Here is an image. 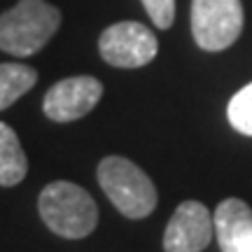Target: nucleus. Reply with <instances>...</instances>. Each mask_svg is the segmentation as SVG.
I'll list each match as a JSON object with an SVG mask.
<instances>
[{
	"mask_svg": "<svg viewBox=\"0 0 252 252\" xmlns=\"http://www.w3.org/2000/svg\"><path fill=\"white\" fill-rule=\"evenodd\" d=\"M40 217L61 238H87L98 224V208L94 198L75 182H49L37 198Z\"/></svg>",
	"mask_w": 252,
	"mask_h": 252,
	"instance_id": "f257e3e1",
	"label": "nucleus"
},
{
	"mask_svg": "<svg viewBox=\"0 0 252 252\" xmlns=\"http://www.w3.org/2000/svg\"><path fill=\"white\" fill-rule=\"evenodd\" d=\"M61 26L59 7L45 0H19L0 14V49L14 56L37 54Z\"/></svg>",
	"mask_w": 252,
	"mask_h": 252,
	"instance_id": "f03ea898",
	"label": "nucleus"
},
{
	"mask_svg": "<svg viewBox=\"0 0 252 252\" xmlns=\"http://www.w3.org/2000/svg\"><path fill=\"white\" fill-rule=\"evenodd\" d=\"M100 189L128 220H143L157 208V187L150 175L124 157H105L98 163Z\"/></svg>",
	"mask_w": 252,
	"mask_h": 252,
	"instance_id": "7ed1b4c3",
	"label": "nucleus"
},
{
	"mask_svg": "<svg viewBox=\"0 0 252 252\" xmlns=\"http://www.w3.org/2000/svg\"><path fill=\"white\" fill-rule=\"evenodd\" d=\"M243 31L241 0H191V35L206 52H222Z\"/></svg>",
	"mask_w": 252,
	"mask_h": 252,
	"instance_id": "20e7f679",
	"label": "nucleus"
},
{
	"mask_svg": "<svg viewBox=\"0 0 252 252\" xmlns=\"http://www.w3.org/2000/svg\"><path fill=\"white\" fill-rule=\"evenodd\" d=\"M98 52L103 61L115 68H140L159 52L157 35L143 24L119 21L100 33Z\"/></svg>",
	"mask_w": 252,
	"mask_h": 252,
	"instance_id": "39448f33",
	"label": "nucleus"
},
{
	"mask_svg": "<svg viewBox=\"0 0 252 252\" xmlns=\"http://www.w3.org/2000/svg\"><path fill=\"white\" fill-rule=\"evenodd\" d=\"M215 234V220L203 203L185 201L175 208L163 234L166 252H203Z\"/></svg>",
	"mask_w": 252,
	"mask_h": 252,
	"instance_id": "423d86ee",
	"label": "nucleus"
},
{
	"mask_svg": "<svg viewBox=\"0 0 252 252\" xmlns=\"http://www.w3.org/2000/svg\"><path fill=\"white\" fill-rule=\"evenodd\" d=\"M100 96H103V84L96 77H89V75L68 77V80L56 82L47 91L42 110L52 122L65 124V122H75L89 115L96 108Z\"/></svg>",
	"mask_w": 252,
	"mask_h": 252,
	"instance_id": "0eeeda50",
	"label": "nucleus"
},
{
	"mask_svg": "<svg viewBox=\"0 0 252 252\" xmlns=\"http://www.w3.org/2000/svg\"><path fill=\"white\" fill-rule=\"evenodd\" d=\"M215 234L222 252H252V210L241 198H226L217 206Z\"/></svg>",
	"mask_w": 252,
	"mask_h": 252,
	"instance_id": "6e6552de",
	"label": "nucleus"
},
{
	"mask_svg": "<svg viewBox=\"0 0 252 252\" xmlns=\"http://www.w3.org/2000/svg\"><path fill=\"white\" fill-rule=\"evenodd\" d=\"M28 159L12 126L0 122V185L14 187L26 178Z\"/></svg>",
	"mask_w": 252,
	"mask_h": 252,
	"instance_id": "1a4fd4ad",
	"label": "nucleus"
},
{
	"mask_svg": "<svg viewBox=\"0 0 252 252\" xmlns=\"http://www.w3.org/2000/svg\"><path fill=\"white\" fill-rule=\"evenodd\" d=\"M37 82V72L21 63H0V110L9 108Z\"/></svg>",
	"mask_w": 252,
	"mask_h": 252,
	"instance_id": "9d476101",
	"label": "nucleus"
},
{
	"mask_svg": "<svg viewBox=\"0 0 252 252\" xmlns=\"http://www.w3.org/2000/svg\"><path fill=\"white\" fill-rule=\"evenodd\" d=\"M226 115H229V122L238 133L252 135V82L229 100Z\"/></svg>",
	"mask_w": 252,
	"mask_h": 252,
	"instance_id": "9b49d317",
	"label": "nucleus"
},
{
	"mask_svg": "<svg viewBox=\"0 0 252 252\" xmlns=\"http://www.w3.org/2000/svg\"><path fill=\"white\" fill-rule=\"evenodd\" d=\"M143 7L147 9V14L152 19V24L157 28H166L173 26V19H175V0H140Z\"/></svg>",
	"mask_w": 252,
	"mask_h": 252,
	"instance_id": "f8f14e48",
	"label": "nucleus"
}]
</instances>
